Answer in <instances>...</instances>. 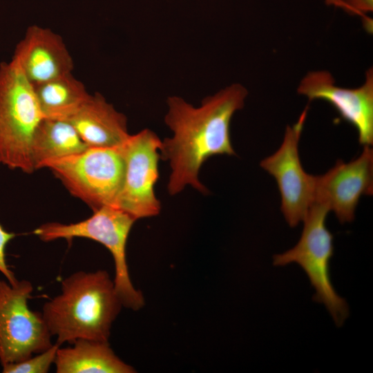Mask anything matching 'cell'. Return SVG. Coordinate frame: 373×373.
I'll use <instances>...</instances> for the list:
<instances>
[{
	"label": "cell",
	"instance_id": "7",
	"mask_svg": "<svg viewBox=\"0 0 373 373\" xmlns=\"http://www.w3.org/2000/svg\"><path fill=\"white\" fill-rule=\"evenodd\" d=\"M32 291V285L28 280H18L11 285L0 280L1 366L25 360L54 344L41 312L28 307Z\"/></svg>",
	"mask_w": 373,
	"mask_h": 373
},
{
	"label": "cell",
	"instance_id": "10",
	"mask_svg": "<svg viewBox=\"0 0 373 373\" xmlns=\"http://www.w3.org/2000/svg\"><path fill=\"white\" fill-rule=\"evenodd\" d=\"M297 92L309 101L325 100L332 104L342 119L357 131L358 142L373 144V70L366 71L362 85L354 88L337 86L327 70L310 71L300 82Z\"/></svg>",
	"mask_w": 373,
	"mask_h": 373
},
{
	"label": "cell",
	"instance_id": "5",
	"mask_svg": "<svg viewBox=\"0 0 373 373\" xmlns=\"http://www.w3.org/2000/svg\"><path fill=\"white\" fill-rule=\"evenodd\" d=\"M329 208L314 202L305 218L300 238L291 249L273 256V265L298 264L307 274L315 293L313 300L323 304L335 325L341 327L350 314L345 298L336 291L329 274V262L334 254L333 235L326 227Z\"/></svg>",
	"mask_w": 373,
	"mask_h": 373
},
{
	"label": "cell",
	"instance_id": "20",
	"mask_svg": "<svg viewBox=\"0 0 373 373\" xmlns=\"http://www.w3.org/2000/svg\"><path fill=\"white\" fill-rule=\"evenodd\" d=\"M324 1L328 5H332L338 8L341 7L342 1H343V0H324Z\"/></svg>",
	"mask_w": 373,
	"mask_h": 373
},
{
	"label": "cell",
	"instance_id": "19",
	"mask_svg": "<svg viewBox=\"0 0 373 373\" xmlns=\"http://www.w3.org/2000/svg\"><path fill=\"white\" fill-rule=\"evenodd\" d=\"M341 8L349 13L360 15L366 20L369 18L366 13L372 11L373 0H343Z\"/></svg>",
	"mask_w": 373,
	"mask_h": 373
},
{
	"label": "cell",
	"instance_id": "2",
	"mask_svg": "<svg viewBox=\"0 0 373 373\" xmlns=\"http://www.w3.org/2000/svg\"><path fill=\"white\" fill-rule=\"evenodd\" d=\"M122 306L106 271H78L61 281V292L45 303L41 314L60 346L79 339L108 342Z\"/></svg>",
	"mask_w": 373,
	"mask_h": 373
},
{
	"label": "cell",
	"instance_id": "15",
	"mask_svg": "<svg viewBox=\"0 0 373 373\" xmlns=\"http://www.w3.org/2000/svg\"><path fill=\"white\" fill-rule=\"evenodd\" d=\"M88 148L70 122L44 118L32 138L31 157L37 170L46 161L79 153Z\"/></svg>",
	"mask_w": 373,
	"mask_h": 373
},
{
	"label": "cell",
	"instance_id": "3",
	"mask_svg": "<svg viewBox=\"0 0 373 373\" xmlns=\"http://www.w3.org/2000/svg\"><path fill=\"white\" fill-rule=\"evenodd\" d=\"M34 86L17 61L0 64V163L10 169L35 171L31 145L44 119Z\"/></svg>",
	"mask_w": 373,
	"mask_h": 373
},
{
	"label": "cell",
	"instance_id": "6",
	"mask_svg": "<svg viewBox=\"0 0 373 373\" xmlns=\"http://www.w3.org/2000/svg\"><path fill=\"white\" fill-rule=\"evenodd\" d=\"M122 146L88 148L79 153L46 161L41 168L49 169L73 195L93 211L115 207L125 171Z\"/></svg>",
	"mask_w": 373,
	"mask_h": 373
},
{
	"label": "cell",
	"instance_id": "17",
	"mask_svg": "<svg viewBox=\"0 0 373 373\" xmlns=\"http://www.w3.org/2000/svg\"><path fill=\"white\" fill-rule=\"evenodd\" d=\"M60 345L55 343L48 350L35 354L19 362L2 365L3 373H47L54 364L57 349Z\"/></svg>",
	"mask_w": 373,
	"mask_h": 373
},
{
	"label": "cell",
	"instance_id": "18",
	"mask_svg": "<svg viewBox=\"0 0 373 373\" xmlns=\"http://www.w3.org/2000/svg\"><path fill=\"white\" fill-rule=\"evenodd\" d=\"M15 233L7 231L0 224V272L11 285L17 283L18 280L10 270L6 260V247L8 242L15 237Z\"/></svg>",
	"mask_w": 373,
	"mask_h": 373
},
{
	"label": "cell",
	"instance_id": "16",
	"mask_svg": "<svg viewBox=\"0 0 373 373\" xmlns=\"http://www.w3.org/2000/svg\"><path fill=\"white\" fill-rule=\"evenodd\" d=\"M44 118L68 119L87 100L90 93L72 73L34 86Z\"/></svg>",
	"mask_w": 373,
	"mask_h": 373
},
{
	"label": "cell",
	"instance_id": "1",
	"mask_svg": "<svg viewBox=\"0 0 373 373\" xmlns=\"http://www.w3.org/2000/svg\"><path fill=\"white\" fill-rule=\"evenodd\" d=\"M247 95L244 86L235 83L205 97L198 107L181 97H168L164 122L173 135L162 141L160 155L171 169L167 184L170 195L178 194L187 185L208 193L199 179L200 167L211 156L236 155L230 124L234 113L243 108Z\"/></svg>",
	"mask_w": 373,
	"mask_h": 373
},
{
	"label": "cell",
	"instance_id": "13",
	"mask_svg": "<svg viewBox=\"0 0 373 373\" xmlns=\"http://www.w3.org/2000/svg\"><path fill=\"white\" fill-rule=\"evenodd\" d=\"M88 148L119 147L128 140L127 118L99 93L67 119Z\"/></svg>",
	"mask_w": 373,
	"mask_h": 373
},
{
	"label": "cell",
	"instance_id": "14",
	"mask_svg": "<svg viewBox=\"0 0 373 373\" xmlns=\"http://www.w3.org/2000/svg\"><path fill=\"white\" fill-rule=\"evenodd\" d=\"M57 373H133V367L122 361L108 342L79 339L59 347L54 363Z\"/></svg>",
	"mask_w": 373,
	"mask_h": 373
},
{
	"label": "cell",
	"instance_id": "11",
	"mask_svg": "<svg viewBox=\"0 0 373 373\" xmlns=\"http://www.w3.org/2000/svg\"><path fill=\"white\" fill-rule=\"evenodd\" d=\"M372 192L373 150L369 146L350 162L338 160L327 173L315 175L314 202L326 205L341 224L354 220L361 197Z\"/></svg>",
	"mask_w": 373,
	"mask_h": 373
},
{
	"label": "cell",
	"instance_id": "8",
	"mask_svg": "<svg viewBox=\"0 0 373 373\" xmlns=\"http://www.w3.org/2000/svg\"><path fill=\"white\" fill-rule=\"evenodd\" d=\"M162 140L145 128L130 135L122 145L125 162L124 182L115 207L135 220L157 216L161 205L155 194L159 178Z\"/></svg>",
	"mask_w": 373,
	"mask_h": 373
},
{
	"label": "cell",
	"instance_id": "9",
	"mask_svg": "<svg viewBox=\"0 0 373 373\" xmlns=\"http://www.w3.org/2000/svg\"><path fill=\"white\" fill-rule=\"evenodd\" d=\"M308 109L306 106L297 122L287 126L279 149L260 164L277 182L281 198V211L291 227L303 222L314 200L315 175L305 171L298 152L299 140Z\"/></svg>",
	"mask_w": 373,
	"mask_h": 373
},
{
	"label": "cell",
	"instance_id": "4",
	"mask_svg": "<svg viewBox=\"0 0 373 373\" xmlns=\"http://www.w3.org/2000/svg\"><path fill=\"white\" fill-rule=\"evenodd\" d=\"M136 220L124 211L104 206L93 211L88 218L70 224L48 222L32 233L42 241L50 242L75 238H84L104 245L111 254L115 265V287L122 305L133 310L144 304L141 291L137 290L130 278L126 262V243L130 231Z\"/></svg>",
	"mask_w": 373,
	"mask_h": 373
},
{
	"label": "cell",
	"instance_id": "12",
	"mask_svg": "<svg viewBox=\"0 0 373 373\" xmlns=\"http://www.w3.org/2000/svg\"><path fill=\"white\" fill-rule=\"evenodd\" d=\"M33 86L72 73L73 57L63 39L52 30L30 26L12 57Z\"/></svg>",
	"mask_w": 373,
	"mask_h": 373
}]
</instances>
